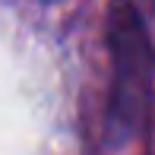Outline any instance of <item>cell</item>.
Wrapping results in <instances>:
<instances>
[{"mask_svg":"<svg viewBox=\"0 0 155 155\" xmlns=\"http://www.w3.org/2000/svg\"><path fill=\"white\" fill-rule=\"evenodd\" d=\"M104 48H108V136L114 146L143 133L155 92V45L136 0H111L104 10Z\"/></svg>","mask_w":155,"mask_h":155,"instance_id":"cell-1","label":"cell"}]
</instances>
